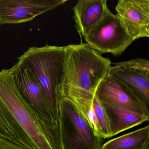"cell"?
Listing matches in <instances>:
<instances>
[{
    "instance_id": "6da1fadb",
    "label": "cell",
    "mask_w": 149,
    "mask_h": 149,
    "mask_svg": "<svg viewBox=\"0 0 149 149\" xmlns=\"http://www.w3.org/2000/svg\"><path fill=\"white\" fill-rule=\"evenodd\" d=\"M0 137L27 149H61L59 125L44 120L26 102L10 69L0 71Z\"/></svg>"
},
{
    "instance_id": "7a4b0ae2",
    "label": "cell",
    "mask_w": 149,
    "mask_h": 149,
    "mask_svg": "<svg viewBox=\"0 0 149 149\" xmlns=\"http://www.w3.org/2000/svg\"><path fill=\"white\" fill-rule=\"evenodd\" d=\"M65 48V68L59 98H94L111 62L87 43L70 44Z\"/></svg>"
},
{
    "instance_id": "3957f363",
    "label": "cell",
    "mask_w": 149,
    "mask_h": 149,
    "mask_svg": "<svg viewBox=\"0 0 149 149\" xmlns=\"http://www.w3.org/2000/svg\"><path fill=\"white\" fill-rule=\"evenodd\" d=\"M65 46L30 47L18 63L31 71L40 83L55 122L59 124V91L64 74Z\"/></svg>"
},
{
    "instance_id": "277c9868",
    "label": "cell",
    "mask_w": 149,
    "mask_h": 149,
    "mask_svg": "<svg viewBox=\"0 0 149 149\" xmlns=\"http://www.w3.org/2000/svg\"><path fill=\"white\" fill-rule=\"evenodd\" d=\"M61 149H100L103 139L97 136L76 106L59 97Z\"/></svg>"
},
{
    "instance_id": "5b68a950",
    "label": "cell",
    "mask_w": 149,
    "mask_h": 149,
    "mask_svg": "<svg viewBox=\"0 0 149 149\" xmlns=\"http://www.w3.org/2000/svg\"><path fill=\"white\" fill-rule=\"evenodd\" d=\"M84 38L88 45L100 54L109 53L117 56L134 41L118 15L109 9Z\"/></svg>"
},
{
    "instance_id": "8992f818",
    "label": "cell",
    "mask_w": 149,
    "mask_h": 149,
    "mask_svg": "<svg viewBox=\"0 0 149 149\" xmlns=\"http://www.w3.org/2000/svg\"><path fill=\"white\" fill-rule=\"evenodd\" d=\"M95 96L102 104L149 116V106L138 94L122 80L108 73L97 87Z\"/></svg>"
},
{
    "instance_id": "52a82bcc",
    "label": "cell",
    "mask_w": 149,
    "mask_h": 149,
    "mask_svg": "<svg viewBox=\"0 0 149 149\" xmlns=\"http://www.w3.org/2000/svg\"><path fill=\"white\" fill-rule=\"evenodd\" d=\"M10 70L15 85L26 102L44 120L59 125L55 122L41 86L33 74L18 63Z\"/></svg>"
},
{
    "instance_id": "ba28073f",
    "label": "cell",
    "mask_w": 149,
    "mask_h": 149,
    "mask_svg": "<svg viewBox=\"0 0 149 149\" xmlns=\"http://www.w3.org/2000/svg\"><path fill=\"white\" fill-rule=\"evenodd\" d=\"M67 0H0V25L20 24L66 3Z\"/></svg>"
},
{
    "instance_id": "9c48e42d",
    "label": "cell",
    "mask_w": 149,
    "mask_h": 149,
    "mask_svg": "<svg viewBox=\"0 0 149 149\" xmlns=\"http://www.w3.org/2000/svg\"><path fill=\"white\" fill-rule=\"evenodd\" d=\"M116 10L133 40L149 37V0H119Z\"/></svg>"
},
{
    "instance_id": "30bf717a",
    "label": "cell",
    "mask_w": 149,
    "mask_h": 149,
    "mask_svg": "<svg viewBox=\"0 0 149 149\" xmlns=\"http://www.w3.org/2000/svg\"><path fill=\"white\" fill-rule=\"evenodd\" d=\"M108 74L122 80L149 103V61L143 58L117 63L111 66Z\"/></svg>"
},
{
    "instance_id": "8fae6325",
    "label": "cell",
    "mask_w": 149,
    "mask_h": 149,
    "mask_svg": "<svg viewBox=\"0 0 149 149\" xmlns=\"http://www.w3.org/2000/svg\"><path fill=\"white\" fill-rule=\"evenodd\" d=\"M107 0H79L73 8L75 26L84 37L103 19L109 10Z\"/></svg>"
},
{
    "instance_id": "7c38bea8",
    "label": "cell",
    "mask_w": 149,
    "mask_h": 149,
    "mask_svg": "<svg viewBox=\"0 0 149 149\" xmlns=\"http://www.w3.org/2000/svg\"><path fill=\"white\" fill-rule=\"evenodd\" d=\"M102 105L109 121L110 138L149 120V116L137 112L110 105Z\"/></svg>"
},
{
    "instance_id": "4fadbf2b",
    "label": "cell",
    "mask_w": 149,
    "mask_h": 149,
    "mask_svg": "<svg viewBox=\"0 0 149 149\" xmlns=\"http://www.w3.org/2000/svg\"><path fill=\"white\" fill-rule=\"evenodd\" d=\"M100 149H149V125L111 139Z\"/></svg>"
},
{
    "instance_id": "5bb4252c",
    "label": "cell",
    "mask_w": 149,
    "mask_h": 149,
    "mask_svg": "<svg viewBox=\"0 0 149 149\" xmlns=\"http://www.w3.org/2000/svg\"><path fill=\"white\" fill-rule=\"evenodd\" d=\"M93 104L98 121L101 137L103 139L109 138V125L105 110L102 104L95 96Z\"/></svg>"
},
{
    "instance_id": "9a60e30c",
    "label": "cell",
    "mask_w": 149,
    "mask_h": 149,
    "mask_svg": "<svg viewBox=\"0 0 149 149\" xmlns=\"http://www.w3.org/2000/svg\"><path fill=\"white\" fill-rule=\"evenodd\" d=\"M0 149H27L20 145L0 137Z\"/></svg>"
}]
</instances>
